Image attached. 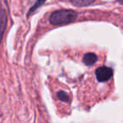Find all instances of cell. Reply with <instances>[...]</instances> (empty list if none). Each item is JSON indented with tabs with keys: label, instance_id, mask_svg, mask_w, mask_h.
I'll use <instances>...</instances> for the list:
<instances>
[{
	"label": "cell",
	"instance_id": "5",
	"mask_svg": "<svg viewBox=\"0 0 123 123\" xmlns=\"http://www.w3.org/2000/svg\"><path fill=\"white\" fill-rule=\"evenodd\" d=\"M76 6H87L93 4L95 0H70Z\"/></svg>",
	"mask_w": 123,
	"mask_h": 123
},
{
	"label": "cell",
	"instance_id": "2",
	"mask_svg": "<svg viewBox=\"0 0 123 123\" xmlns=\"http://www.w3.org/2000/svg\"><path fill=\"white\" fill-rule=\"evenodd\" d=\"M95 75L98 81L99 82H106L108 81L113 75V70L111 68L108 67H100L97 68L95 72Z\"/></svg>",
	"mask_w": 123,
	"mask_h": 123
},
{
	"label": "cell",
	"instance_id": "3",
	"mask_svg": "<svg viewBox=\"0 0 123 123\" xmlns=\"http://www.w3.org/2000/svg\"><path fill=\"white\" fill-rule=\"evenodd\" d=\"M7 14L4 9H1L0 11V43L2 41L4 32L7 26Z\"/></svg>",
	"mask_w": 123,
	"mask_h": 123
},
{
	"label": "cell",
	"instance_id": "8",
	"mask_svg": "<svg viewBox=\"0 0 123 123\" xmlns=\"http://www.w3.org/2000/svg\"><path fill=\"white\" fill-rule=\"evenodd\" d=\"M117 1H118V2H119L121 4H123V0H117Z\"/></svg>",
	"mask_w": 123,
	"mask_h": 123
},
{
	"label": "cell",
	"instance_id": "7",
	"mask_svg": "<svg viewBox=\"0 0 123 123\" xmlns=\"http://www.w3.org/2000/svg\"><path fill=\"white\" fill-rule=\"evenodd\" d=\"M57 95V98L62 101H64V102H68L69 101V96L68 94H67L64 91H59V92L56 94Z\"/></svg>",
	"mask_w": 123,
	"mask_h": 123
},
{
	"label": "cell",
	"instance_id": "6",
	"mask_svg": "<svg viewBox=\"0 0 123 123\" xmlns=\"http://www.w3.org/2000/svg\"><path fill=\"white\" fill-rule=\"evenodd\" d=\"M46 2V0H36V2L35 3V4L32 6V7L31 8V9L29 10V12H28V14H27V16H30V15H31V14H32L34 11H36V9H38V8L40 7V6H41L44 3Z\"/></svg>",
	"mask_w": 123,
	"mask_h": 123
},
{
	"label": "cell",
	"instance_id": "1",
	"mask_svg": "<svg viewBox=\"0 0 123 123\" xmlns=\"http://www.w3.org/2000/svg\"><path fill=\"white\" fill-rule=\"evenodd\" d=\"M78 16L77 12L71 9H61L53 12L50 16V22L54 25H66L75 20Z\"/></svg>",
	"mask_w": 123,
	"mask_h": 123
},
{
	"label": "cell",
	"instance_id": "4",
	"mask_svg": "<svg viewBox=\"0 0 123 123\" xmlns=\"http://www.w3.org/2000/svg\"><path fill=\"white\" fill-rule=\"evenodd\" d=\"M97 61V55H95L94 53L89 52V53H86L84 56L83 58V62L87 66H92Z\"/></svg>",
	"mask_w": 123,
	"mask_h": 123
}]
</instances>
